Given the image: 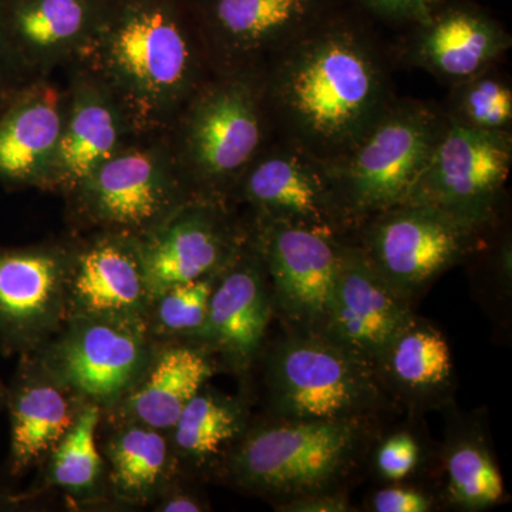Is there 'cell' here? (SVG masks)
<instances>
[{
	"label": "cell",
	"mask_w": 512,
	"mask_h": 512,
	"mask_svg": "<svg viewBox=\"0 0 512 512\" xmlns=\"http://www.w3.org/2000/svg\"><path fill=\"white\" fill-rule=\"evenodd\" d=\"M274 315L264 259L249 228L237 255L218 276L207 320L194 342L212 355H220L232 369L247 372L264 349Z\"/></svg>",
	"instance_id": "2e32d148"
},
{
	"label": "cell",
	"mask_w": 512,
	"mask_h": 512,
	"mask_svg": "<svg viewBox=\"0 0 512 512\" xmlns=\"http://www.w3.org/2000/svg\"><path fill=\"white\" fill-rule=\"evenodd\" d=\"M379 419H271L248 426L222 458L235 487L274 503L323 493H348L372 456Z\"/></svg>",
	"instance_id": "3957f363"
},
{
	"label": "cell",
	"mask_w": 512,
	"mask_h": 512,
	"mask_svg": "<svg viewBox=\"0 0 512 512\" xmlns=\"http://www.w3.org/2000/svg\"><path fill=\"white\" fill-rule=\"evenodd\" d=\"M512 165V133H490L448 120L430 161L404 202L429 205L493 227Z\"/></svg>",
	"instance_id": "8fae6325"
},
{
	"label": "cell",
	"mask_w": 512,
	"mask_h": 512,
	"mask_svg": "<svg viewBox=\"0 0 512 512\" xmlns=\"http://www.w3.org/2000/svg\"><path fill=\"white\" fill-rule=\"evenodd\" d=\"M377 474L390 483L412 476L421 461V446L416 436L402 430L377 440L372 451Z\"/></svg>",
	"instance_id": "1f68e13d"
},
{
	"label": "cell",
	"mask_w": 512,
	"mask_h": 512,
	"mask_svg": "<svg viewBox=\"0 0 512 512\" xmlns=\"http://www.w3.org/2000/svg\"><path fill=\"white\" fill-rule=\"evenodd\" d=\"M276 138L338 163L396 100L382 50L355 20L330 13L261 69Z\"/></svg>",
	"instance_id": "6da1fadb"
},
{
	"label": "cell",
	"mask_w": 512,
	"mask_h": 512,
	"mask_svg": "<svg viewBox=\"0 0 512 512\" xmlns=\"http://www.w3.org/2000/svg\"><path fill=\"white\" fill-rule=\"evenodd\" d=\"M66 198L82 227L141 238L194 197L165 133L131 141Z\"/></svg>",
	"instance_id": "8992f818"
},
{
	"label": "cell",
	"mask_w": 512,
	"mask_h": 512,
	"mask_svg": "<svg viewBox=\"0 0 512 512\" xmlns=\"http://www.w3.org/2000/svg\"><path fill=\"white\" fill-rule=\"evenodd\" d=\"M217 372L212 353L198 343H173L153 353L143 376L124 397V421L171 431L184 407Z\"/></svg>",
	"instance_id": "d4e9b609"
},
{
	"label": "cell",
	"mask_w": 512,
	"mask_h": 512,
	"mask_svg": "<svg viewBox=\"0 0 512 512\" xmlns=\"http://www.w3.org/2000/svg\"><path fill=\"white\" fill-rule=\"evenodd\" d=\"M490 228L429 205L403 202L365 218L350 238L376 271L413 302L441 275L483 248Z\"/></svg>",
	"instance_id": "ba28073f"
},
{
	"label": "cell",
	"mask_w": 512,
	"mask_h": 512,
	"mask_svg": "<svg viewBox=\"0 0 512 512\" xmlns=\"http://www.w3.org/2000/svg\"><path fill=\"white\" fill-rule=\"evenodd\" d=\"M6 501V495H2V493H0V505H3V503H5Z\"/></svg>",
	"instance_id": "ab89813d"
},
{
	"label": "cell",
	"mask_w": 512,
	"mask_h": 512,
	"mask_svg": "<svg viewBox=\"0 0 512 512\" xmlns=\"http://www.w3.org/2000/svg\"><path fill=\"white\" fill-rule=\"evenodd\" d=\"M33 353L82 402L104 409L130 393L154 352L147 325L70 316Z\"/></svg>",
	"instance_id": "30bf717a"
},
{
	"label": "cell",
	"mask_w": 512,
	"mask_h": 512,
	"mask_svg": "<svg viewBox=\"0 0 512 512\" xmlns=\"http://www.w3.org/2000/svg\"><path fill=\"white\" fill-rule=\"evenodd\" d=\"M375 369L393 403L413 412L447 406L453 396L456 372L446 336L417 315L387 345Z\"/></svg>",
	"instance_id": "cb8c5ba5"
},
{
	"label": "cell",
	"mask_w": 512,
	"mask_h": 512,
	"mask_svg": "<svg viewBox=\"0 0 512 512\" xmlns=\"http://www.w3.org/2000/svg\"><path fill=\"white\" fill-rule=\"evenodd\" d=\"M281 512H349L353 511L348 493H323L295 498L276 505Z\"/></svg>",
	"instance_id": "e575fe53"
},
{
	"label": "cell",
	"mask_w": 512,
	"mask_h": 512,
	"mask_svg": "<svg viewBox=\"0 0 512 512\" xmlns=\"http://www.w3.org/2000/svg\"><path fill=\"white\" fill-rule=\"evenodd\" d=\"M73 244L0 249V352H37L69 318Z\"/></svg>",
	"instance_id": "5bb4252c"
},
{
	"label": "cell",
	"mask_w": 512,
	"mask_h": 512,
	"mask_svg": "<svg viewBox=\"0 0 512 512\" xmlns=\"http://www.w3.org/2000/svg\"><path fill=\"white\" fill-rule=\"evenodd\" d=\"M84 402L47 372L35 353L22 355L6 392L10 420L9 473L22 476L52 454L72 429Z\"/></svg>",
	"instance_id": "7402d4cb"
},
{
	"label": "cell",
	"mask_w": 512,
	"mask_h": 512,
	"mask_svg": "<svg viewBox=\"0 0 512 512\" xmlns=\"http://www.w3.org/2000/svg\"><path fill=\"white\" fill-rule=\"evenodd\" d=\"M114 494L128 503H146L167 488L175 454L163 431L124 421L104 448Z\"/></svg>",
	"instance_id": "484cf974"
},
{
	"label": "cell",
	"mask_w": 512,
	"mask_h": 512,
	"mask_svg": "<svg viewBox=\"0 0 512 512\" xmlns=\"http://www.w3.org/2000/svg\"><path fill=\"white\" fill-rule=\"evenodd\" d=\"M444 497L461 511H484L505 500V485L484 433L463 424L450 433L441 451Z\"/></svg>",
	"instance_id": "83f0119b"
},
{
	"label": "cell",
	"mask_w": 512,
	"mask_h": 512,
	"mask_svg": "<svg viewBox=\"0 0 512 512\" xmlns=\"http://www.w3.org/2000/svg\"><path fill=\"white\" fill-rule=\"evenodd\" d=\"M412 303L348 238L343 244L338 281L322 335L375 366L387 345L416 316Z\"/></svg>",
	"instance_id": "d6986e66"
},
{
	"label": "cell",
	"mask_w": 512,
	"mask_h": 512,
	"mask_svg": "<svg viewBox=\"0 0 512 512\" xmlns=\"http://www.w3.org/2000/svg\"><path fill=\"white\" fill-rule=\"evenodd\" d=\"M248 222L264 259L275 313L288 332L322 335L348 238L255 217Z\"/></svg>",
	"instance_id": "4fadbf2b"
},
{
	"label": "cell",
	"mask_w": 512,
	"mask_h": 512,
	"mask_svg": "<svg viewBox=\"0 0 512 512\" xmlns=\"http://www.w3.org/2000/svg\"><path fill=\"white\" fill-rule=\"evenodd\" d=\"M66 113V89L49 77L20 86L0 110V183L45 190Z\"/></svg>",
	"instance_id": "603a6c76"
},
{
	"label": "cell",
	"mask_w": 512,
	"mask_h": 512,
	"mask_svg": "<svg viewBox=\"0 0 512 512\" xmlns=\"http://www.w3.org/2000/svg\"><path fill=\"white\" fill-rule=\"evenodd\" d=\"M167 136L192 197L231 204L239 178L275 137L261 70L212 74Z\"/></svg>",
	"instance_id": "277c9868"
},
{
	"label": "cell",
	"mask_w": 512,
	"mask_h": 512,
	"mask_svg": "<svg viewBox=\"0 0 512 512\" xmlns=\"http://www.w3.org/2000/svg\"><path fill=\"white\" fill-rule=\"evenodd\" d=\"M367 507L373 512H430L434 498L417 488L392 485L377 490Z\"/></svg>",
	"instance_id": "d6a6232c"
},
{
	"label": "cell",
	"mask_w": 512,
	"mask_h": 512,
	"mask_svg": "<svg viewBox=\"0 0 512 512\" xmlns=\"http://www.w3.org/2000/svg\"><path fill=\"white\" fill-rule=\"evenodd\" d=\"M8 67H12L10 63L8 49H6L5 37H3L2 26H0V76ZM15 70V69H13Z\"/></svg>",
	"instance_id": "8d00e7d4"
},
{
	"label": "cell",
	"mask_w": 512,
	"mask_h": 512,
	"mask_svg": "<svg viewBox=\"0 0 512 512\" xmlns=\"http://www.w3.org/2000/svg\"><path fill=\"white\" fill-rule=\"evenodd\" d=\"M103 409L84 403L79 416L50 454V483L72 494H86L99 484L104 461L97 447Z\"/></svg>",
	"instance_id": "f546056e"
},
{
	"label": "cell",
	"mask_w": 512,
	"mask_h": 512,
	"mask_svg": "<svg viewBox=\"0 0 512 512\" xmlns=\"http://www.w3.org/2000/svg\"><path fill=\"white\" fill-rule=\"evenodd\" d=\"M271 417L379 419L396 404L375 366L319 333L288 332L265 353Z\"/></svg>",
	"instance_id": "5b68a950"
},
{
	"label": "cell",
	"mask_w": 512,
	"mask_h": 512,
	"mask_svg": "<svg viewBox=\"0 0 512 512\" xmlns=\"http://www.w3.org/2000/svg\"><path fill=\"white\" fill-rule=\"evenodd\" d=\"M248 426L244 403L205 384L175 421L171 446L192 467L221 463Z\"/></svg>",
	"instance_id": "4316f807"
},
{
	"label": "cell",
	"mask_w": 512,
	"mask_h": 512,
	"mask_svg": "<svg viewBox=\"0 0 512 512\" xmlns=\"http://www.w3.org/2000/svg\"><path fill=\"white\" fill-rule=\"evenodd\" d=\"M252 217L350 238L357 221L329 167L301 148L272 138L247 168L231 195Z\"/></svg>",
	"instance_id": "9c48e42d"
},
{
	"label": "cell",
	"mask_w": 512,
	"mask_h": 512,
	"mask_svg": "<svg viewBox=\"0 0 512 512\" xmlns=\"http://www.w3.org/2000/svg\"><path fill=\"white\" fill-rule=\"evenodd\" d=\"M151 296L138 238L96 231L73 244L69 318L116 320L148 326Z\"/></svg>",
	"instance_id": "e0dca14e"
},
{
	"label": "cell",
	"mask_w": 512,
	"mask_h": 512,
	"mask_svg": "<svg viewBox=\"0 0 512 512\" xmlns=\"http://www.w3.org/2000/svg\"><path fill=\"white\" fill-rule=\"evenodd\" d=\"M6 392H8V389L0 382V409L6 404Z\"/></svg>",
	"instance_id": "74e56055"
},
{
	"label": "cell",
	"mask_w": 512,
	"mask_h": 512,
	"mask_svg": "<svg viewBox=\"0 0 512 512\" xmlns=\"http://www.w3.org/2000/svg\"><path fill=\"white\" fill-rule=\"evenodd\" d=\"M212 73L261 70L335 12V0H187Z\"/></svg>",
	"instance_id": "7c38bea8"
},
{
	"label": "cell",
	"mask_w": 512,
	"mask_h": 512,
	"mask_svg": "<svg viewBox=\"0 0 512 512\" xmlns=\"http://www.w3.org/2000/svg\"><path fill=\"white\" fill-rule=\"evenodd\" d=\"M450 87L444 107L448 120L474 130L512 133L511 82L495 64Z\"/></svg>",
	"instance_id": "f1b7e54d"
},
{
	"label": "cell",
	"mask_w": 512,
	"mask_h": 512,
	"mask_svg": "<svg viewBox=\"0 0 512 512\" xmlns=\"http://www.w3.org/2000/svg\"><path fill=\"white\" fill-rule=\"evenodd\" d=\"M221 272L170 286L158 293L148 315L150 332L194 342L204 328L211 295Z\"/></svg>",
	"instance_id": "4dcf8cb0"
},
{
	"label": "cell",
	"mask_w": 512,
	"mask_h": 512,
	"mask_svg": "<svg viewBox=\"0 0 512 512\" xmlns=\"http://www.w3.org/2000/svg\"><path fill=\"white\" fill-rule=\"evenodd\" d=\"M380 18L394 22L413 23L414 26L426 22L447 0H359Z\"/></svg>",
	"instance_id": "836d02e7"
},
{
	"label": "cell",
	"mask_w": 512,
	"mask_h": 512,
	"mask_svg": "<svg viewBox=\"0 0 512 512\" xmlns=\"http://www.w3.org/2000/svg\"><path fill=\"white\" fill-rule=\"evenodd\" d=\"M511 46L510 33L483 9L444 3L416 25L403 52L407 63L453 86L493 66Z\"/></svg>",
	"instance_id": "44dd1931"
},
{
	"label": "cell",
	"mask_w": 512,
	"mask_h": 512,
	"mask_svg": "<svg viewBox=\"0 0 512 512\" xmlns=\"http://www.w3.org/2000/svg\"><path fill=\"white\" fill-rule=\"evenodd\" d=\"M158 511L164 512H200L207 510V503L192 491H171L158 505Z\"/></svg>",
	"instance_id": "d590c367"
},
{
	"label": "cell",
	"mask_w": 512,
	"mask_h": 512,
	"mask_svg": "<svg viewBox=\"0 0 512 512\" xmlns=\"http://www.w3.org/2000/svg\"><path fill=\"white\" fill-rule=\"evenodd\" d=\"M66 113L45 190L66 197L84 178L138 138L119 101L79 64L66 67Z\"/></svg>",
	"instance_id": "ac0fdd59"
},
{
	"label": "cell",
	"mask_w": 512,
	"mask_h": 512,
	"mask_svg": "<svg viewBox=\"0 0 512 512\" xmlns=\"http://www.w3.org/2000/svg\"><path fill=\"white\" fill-rule=\"evenodd\" d=\"M106 0H0V26L13 69L45 79L82 55Z\"/></svg>",
	"instance_id": "ffe728a7"
},
{
	"label": "cell",
	"mask_w": 512,
	"mask_h": 512,
	"mask_svg": "<svg viewBox=\"0 0 512 512\" xmlns=\"http://www.w3.org/2000/svg\"><path fill=\"white\" fill-rule=\"evenodd\" d=\"M15 93H13V94H15ZM2 94H5V93H0V106H5V104L8 103V101L10 99H12L13 94H12V96L9 97V99H6V96H2Z\"/></svg>",
	"instance_id": "f35d334b"
},
{
	"label": "cell",
	"mask_w": 512,
	"mask_h": 512,
	"mask_svg": "<svg viewBox=\"0 0 512 512\" xmlns=\"http://www.w3.org/2000/svg\"><path fill=\"white\" fill-rule=\"evenodd\" d=\"M447 124L443 107L396 97L366 136L328 165L357 225L407 200Z\"/></svg>",
	"instance_id": "52a82bcc"
},
{
	"label": "cell",
	"mask_w": 512,
	"mask_h": 512,
	"mask_svg": "<svg viewBox=\"0 0 512 512\" xmlns=\"http://www.w3.org/2000/svg\"><path fill=\"white\" fill-rule=\"evenodd\" d=\"M72 64L110 90L137 137L167 133L214 74L187 0H106Z\"/></svg>",
	"instance_id": "7a4b0ae2"
},
{
	"label": "cell",
	"mask_w": 512,
	"mask_h": 512,
	"mask_svg": "<svg viewBox=\"0 0 512 512\" xmlns=\"http://www.w3.org/2000/svg\"><path fill=\"white\" fill-rule=\"evenodd\" d=\"M228 202L190 198L138 238L151 296L170 286L218 274L248 237Z\"/></svg>",
	"instance_id": "9a60e30c"
}]
</instances>
